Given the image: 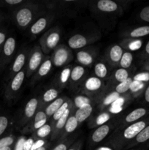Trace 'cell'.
Here are the masks:
<instances>
[{"label":"cell","instance_id":"6da1fadb","mask_svg":"<svg viewBox=\"0 0 149 150\" xmlns=\"http://www.w3.org/2000/svg\"><path fill=\"white\" fill-rule=\"evenodd\" d=\"M16 41L13 37H10L6 40L5 42L3 45L2 52H1V58H0V67H2L7 64L10 60V58L13 56L15 49Z\"/></svg>","mask_w":149,"mask_h":150},{"label":"cell","instance_id":"7a4b0ae2","mask_svg":"<svg viewBox=\"0 0 149 150\" xmlns=\"http://www.w3.org/2000/svg\"><path fill=\"white\" fill-rule=\"evenodd\" d=\"M25 73L24 71H22V70L12 78L11 81H10L8 88L6 91L5 95L7 99H10V98H13L14 94L16 93L20 89L23 83Z\"/></svg>","mask_w":149,"mask_h":150},{"label":"cell","instance_id":"3957f363","mask_svg":"<svg viewBox=\"0 0 149 150\" xmlns=\"http://www.w3.org/2000/svg\"><path fill=\"white\" fill-rule=\"evenodd\" d=\"M147 126V120H142V121L136 122L131 125L127 127L124 131V137L125 139L130 140L136 136Z\"/></svg>","mask_w":149,"mask_h":150},{"label":"cell","instance_id":"277c9868","mask_svg":"<svg viewBox=\"0 0 149 150\" xmlns=\"http://www.w3.org/2000/svg\"><path fill=\"white\" fill-rule=\"evenodd\" d=\"M15 19L19 26L21 27H25L32 21V12L28 8L20 9L16 14Z\"/></svg>","mask_w":149,"mask_h":150},{"label":"cell","instance_id":"5b68a950","mask_svg":"<svg viewBox=\"0 0 149 150\" xmlns=\"http://www.w3.org/2000/svg\"><path fill=\"white\" fill-rule=\"evenodd\" d=\"M69 58V51L64 46H60L56 50L53 55V64L56 67H61L67 62Z\"/></svg>","mask_w":149,"mask_h":150},{"label":"cell","instance_id":"8992f818","mask_svg":"<svg viewBox=\"0 0 149 150\" xmlns=\"http://www.w3.org/2000/svg\"><path fill=\"white\" fill-rule=\"evenodd\" d=\"M25 61H26V56H25V54H23V53L19 54L17 56L15 59L14 62H13V66H12L11 72H10V75H9L8 79H11L13 76H14L18 73L21 71V69L23 68V65L25 64Z\"/></svg>","mask_w":149,"mask_h":150},{"label":"cell","instance_id":"52a82bcc","mask_svg":"<svg viewBox=\"0 0 149 150\" xmlns=\"http://www.w3.org/2000/svg\"><path fill=\"white\" fill-rule=\"evenodd\" d=\"M87 44V39L82 35H74L68 40V45L72 49H78L83 48Z\"/></svg>","mask_w":149,"mask_h":150},{"label":"cell","instance_id":"ba28073f","mask_svg":"<svg viewBox=\"0 0 149 150\" xmlns=\"http://www.w3.org/2000/svg\"><path fill=\"white\" fill-rule=\"evenodd\" d=\"M110 132V126L108 125H103L98 127L92 135V141L94 143H99L102 142Z\"/></svg>","mask_w":149,"mask_h":150},{"label":"cell","instance_id":"9c48e42d","mask_svg":"<svg viewBox=\"0 0 149 150\" xmlns=\"http://www.w3.org/2000/svg\"><path fill=\"white\" fill-rule=\"evenodd\" d=\"M93 111V107L91 104L84 105V106L79 108L75 112V118L77 119L78 123H81L84 122L87 118H89V116L91 114Z\"/></svg>","mask_w":149,"mask_h":150},{"label":"cell","instance_id":"30bf717a","mask_svg":"<svg viewBox=\"0 0 149 150\" xmlns=\"http://www.w3.org/2000/svg\"><path fill=\"white\" fill-rule=\"evenodd\" d=\"M60 40V35L57 32H52L48 34L45 38V46L48 50L55 48Z\"/></svg>","mask_w":149,"mask_h":150},{"label":"cell","instance_id":"8fae6325","mask_svg":"<svg viewBox=\"0 0 149 150\" xmlns=\"http://www.w3.org/2000/svg\"><path fill=\"white\" fill-rule=\"evenodd\" d=\"M102 85V81L100 80V79L97 77H91L86 81L84 87L89 92H93L99 90Z\"/></svg>","mask_w":149,"mask_h":150},{"label":"cell","instance_id":"7c38bea8","mask_svg":"<svg viewBox=\"0 0 149 150\" xmlns=\"http://www.w3.org/2000/svg\"><path fill=\"white\" fill-rule=\"evenodd\" d=\"M146 114H147V110L145 108H138L137 109H134L131 113H129L126 117L125 121L128 123L134 122H136V121H137L140 119L143 118Z\"/></svg>","mask_w":149,"mask_h":150},{"label":"cell","instance_id":"4fadbf2b","mask_svg":"<svg viewBox=\"0 0 149 150\" xmlns=\"http://www.w3.org/2000/svg\"><path fill=\"white\" fill-rule=\"evenodd\" d=\"M42 58V56L40 51H36L32 54L29 62V70L31 73L34 72L38 68L41 64Z\"/></svg>","mask_w":149,"mask_h":150},{"label":"cell","instance_id":"5bb4252c","mask_svg":"<svg viewBox=\"0 0 149 150\" xmlns=\"http://www.w3.org/2000/svg\"><path fill=\"white\" fill-rule=\"evenodd\" d=\"M97 8L102 12H114L118 9V4L111 0H100L97 2Z\"/></svg>","mask_w":149,"mask_h":150},{"label":"cell","instance_id":"9a60e30c","mask_svg":"<svg viewBox=\"0 0 149 150\" xmlns=\"http://www.w3.org/2000/svg\"><path fill=\"white\" fill-rule=\"evenodd\" d=\"M38 100L36 98H32L26 103L24 110V114L26 118L30 119L35 114L37 108Z\"/></svg>","mask_w":149,"mask_h":150},{"label":"cell","instance_id":"2e32d148","mask_svg":"<svg viewBox=\"0 0 149 150\" xmlns=\"http://www.w3.org/2000/svg\"><path fill=\"white\" fill-rule=\"evenodd\" d=\"M77 59L81 64L89 66L93 62V57L87 51H81L77 53Z\"/></svg>","mask_w":149,"mask_h":150},{"label":"cell","instance_id":"e0dca14e","mask_svg":"<svg viewBox=\"0 0 149 150\" xmlns=\"http://www.w3.org/2000/svg\"><path fill=\"white\" fill-rule=\"evenodd\" d=\"M123 49L120 45H115L111 48L110 51V60L113 62L117 63L121 61V57L123 55Z\"/></svg>","mask_w":149,"mask_h":150},{"label":"cell","instance_id":"ac0fdd59","mask_svg":"<svg viewBox=\"0 0 149 150\" xmlns=\"http://www.w3.org/2000/svg\"><path fill=\"white\" fill-rule=\"evenodd\" d=\"M64 103V99L63 98H57L56 100L53 101L45 109V114L47 116H51L53 115L57 110L61 106L63 103Z\"/></svg>","mask_w":149,"mask_h":150},{"label":"cell","instance_id":"d6986e66","mask_svg":"<svg viewBox=\"0 0 149 150\" xmlns=\"http://www.w3.org/2000/svg\"><path fill=\"white\" fill-rule=\"evenodd\" d=\"M47 26V20L45 18H41L37 21L31 27V32L33 35H37L45 29Z\"/></svg>","mask_w":149,"mask_h":150},{"label":"cell","instance_id":"ffe728a7","mask_svg":"<svg viewBox=\"0 0 149 150\" xmlns=\"http://www.w3.org/2000/svg\"><path fill=\"white\" fill-rule=\"evenodd\" d=\"M149 35V26H143L133 29L129 34V36L133 38H141Z\"/></svg>","mask_w":149,"mask_h":150},{"label":"cell","instance_id":"44dd1931","mask_svg":"<svg viewBox=\"0 0 149 150\" xmlns=\"http://www.w3.org/2000/svg\"><path fill=\"white\" fill-rule=\"evenodd\" d=\"M85 73V69L82 66H76L71 70L70 78L72 81H77L83 76Z\"/></svg>","mask_w":149,"mask_h":150},{"label":"cell","instance_id":"7402d4cb","mask_svg":"<svg viewBox=\"0 0 149 150\" xmlns=\"http://www.w3.org/2000/svg\"><path fill=\"white\" fill-rule=\"evenodd\" d=\"M78 125V122H77V119L75 118L74 116H71L68 118L67 122H66L64 128H65V131L67 133H72L73 131L76 130Z\"/></svg>","mask_w":149,"mask_h":150},{"label":"cell","instance_id":"603a6c76","mask_svg":"<svg viewBox=\"0 0 149 150\" xmlns=\"http://www.w3.org/2000/svg\"><path fill=\"white\" fill-rule=\"evenodd\" d=\"M133 61V56L129 51L124 53L121 57V59L120 61V65L124 69H127L131 66V62Z\"/></svg>","mask_w":149,"mask_h":150},{"label":"cell","instance_id":"cb8c5ba5","mask_svg":"<svg viewBox=\"0 0 149 150\" xmlns=\"http://www.w3.org/2000/svg\"><path fill=\"white\" fill-rule=\"evenodd\" d=\"M70 108H69L68 109L65 111V113L61 116V117H60V118L57 120L56 124V126H55L56 133L58 131H59V130H61V129L65 126L66 122H67V120H68L69 118V114H70Z\"/></svg>","mask_w":149,"mask_h":150},{"label":"cell","instance_id":"d4e9b609","mask_svg":"<svg viewBox=\"0 0 149 150\" xmlns=\"http://www.w3.org/2000/svg\"><path fill=\"white\" fill-rule=\"evenodd\" d=\"M132 79L129 77L128 79L124 82H121L119 84H118L115 87V92H118V94H123L127 92V91L129 90L130 85H131V82H132Z\"/></svg>","mask_w":149,"mask_h":150},{"label":"cell","instance_id":"484cf974","mask_svg":"<svg viewBox=\"0 0 149 150\" xmlns=\"http://www.w3.org/2000/svg\"><path fill=\"white\" fill-rule=\"evenodd\" d=\"M95 75L99 79H104L107 76L108 74V69L104 63H97L94 67Z\"/></svg>","mask_w":149,"mask_h":150},{"label":"cell","instance_id":"4316f807","mask_svg":"<svg viewBox=\"0 0 149 150\" xmlns=\"http://www.w3.org/2000/svg\"><path fill=\"white\" fill-rule=\"evenodd\" d=\"M51 67H52V62H51V59H47L41 64L40 67H39V70H38V76H45L49 73L51 70Z\"/></svg>","mask_w":149,"mask_h":150},{"label":"cell","instance_id":"83f0119b","mask_svg":"<svg viewBox=\"0 0 149 150\" xmlns=\"http://www.w3.org/2000/svg\"><path fill=\"white\" fill-rule=\"evenodd\" d=\"M149 140V125L146 126L135 138L136 143L141 144Z\"/></svg>","mask_w":149,"mask_h":150},{"label":"cell","instance_id":"f1b7e54d","mask_svg":"<svg viewBox=\"0 0 149 150\" xmlns=\"http://www.w3.org/2000/svg\"><path fill=\"white\" fill-rule=\"evenodd\" d=\"M58 91L55 89H50L47 90L43 95V100L44 102L48 103L51 101L55 100L56 98L58 97Z\"/></svg>","mask_w":149,"mask_h":150},{"label":"cell","instance_id":"f546056e","mask_svg":"<svg viewBox=\"0 0 149 150\" xmlns=\"http://www.w3.org/2000/svg\"><path fill=\"white\" fill-rule=\"evenodd\" d=\"M74 103L77 108H81L84 105L91 104V100L88 97L83 96V95H79L77 96L74 100Z\"/></svg>","mask_w":149,"mask_h":150},{"label":"cell","instance_id":"4dcf8cb0","mask_svg":"<svg viewBox=\"0 0 149 150\" xmlns=\"http://www.w3.org/2000/svg\"><path fill=\"white\" fill-rule=\"evenodd\" d=\"M114 76H115V79H116V81L121 83V82H124V81L128 79L129 73L126 69L120 68L115 71Z\"/></svg>","mask_w":149,"mask_h":150},{"label":"cell","instance_id":"1f68e13d","mask_svg":"<svg viewBox=\"0 0 149 150\" xmlns=\"http://www.w3.org/2000/svg\"><path fill=\"white\" fill-rule=\"evenodd\" d=\"M69 107H70V103H69V101H66V102H64V103L61 105V106L57 110L56 112L53 115V118L54 121H57L60 117H61V116H62L63 114L65 113V111L68 109Z\"/></svg>","mask_w":149,"mask_h":150},{"label":"cell","instance_id":"d6a6232c","mask_svg":"<svg viewBox=\"0 0 149 150\" xmlns=\"http://www.w3.org/2000/svg\"><path fill=\"white\" fill-rule=\"evenodd\" d=\"M120 98V94H118V92H114L112 93L109 94L106 98L104 99L103 104L105 105H112L114 102H115L116 100H118Z\"/></svg>","mask_w":149,"mask_h":150},{"label":"cell","instance_id":"836d02e7","mask_svg":"<svg viewBox=\"0 0 149 150\" xmlns=\"http://www.w3.org/2000/svg\"><path fill=\"white\" fill-rule=\"evenodd\" d=\"M14 141L15 139L13 136H5L0 139V149L7 146H11L14 143Z\"/></svg>","mask_w":149,"mask_h":150},{"label":"cell","instance_id":"e575fe53","mask_svg":"<svg viewBox=\"0 0 149 150\" xmlns=\"http://www.w3.org/2000/svg\"><path fill=\"white\" fill-rule=\"evenodd\" d=\"M51 127L49 125H46L42 126V127H40L39 129H38L37 132V134L39 136V138H45L46 136H48V135L51 133Z\"/></svg>","mask_w":149,"mask_h":150},{"label":"cell","instance_id":"d590c367","mask_svg":"<svg viewBox=\"0 0 149 150\" xmlns=\"http://www.w3.org/2000/svg\"><path fill=\"white\" fill-rule=\"evenodd\" d=\"M9 124L8 118L5 116H0V137L7 130Z\"/></svg>","mask_w":149,"mask_h":150},{"label":"cell","instance_id":"8d00e7d4","mask_svg":"<svg viewBox=\"0 0 149 150\" xmlns=\"http://www.w3.org/2000/svg\"><path fill=\"white\" fill-rule=\"evenodd\" d=\"M70 74H71V69L70 67H67V68L63 70V71L61 73V75H60V81H61V83H67L68 79L70 78Z\"/></svg>","mask_w":149,"mask_h":150},{"label":"cell","instance_id":"74e56055","mask_svg":"<svg viewBox=\"0 0 149 150\" xmlns=\"http://www.w3.org/2000/svg\"><path fill=\"white\" fill-rule=\"evenodd\" d=\"M110 120V115L108 113H103V114H100L99 117L96 119V125H103L104 123L107 122L108 120Z\"/></svg>","mask_w":149,"mask_h":150},{"label":"cell","instance_id":"f35d334b","mask_svg":"<svg viewBox=\"0 0 149 150\" xmlns=\"http://www.w3.org/2000/svg\"><path fill=\"white\" fill-rule=\"evenodd\" d=\"M143 87V83L141 81H134L133 80L131 82V85H130V89L131 92H136L141 89Z\"/></svg>","mask_w":149,"mask_h":150},{"label":"cell","instance_id":"ab89813d","mask_svg":"<svg viewBox=\"0 0 149 150\" xmlns=\"http://www.w3.org/2000/svg\"><path fill=\"white\" fill-rule=\"evenodd\" d=\"M140 18L143 21L149 23V6L144 7L140 13Z\"/></svg>","mask_w":149,"mask_h":150},{"label":"cell","instance_id":"60d3db41","mask_svg":"<svg viewBox=\"0 0 149 150\" xmlns=\"http://www.w3.org/2000/svg\"><path fill=\"white\" fill-rule=\"evenodd\" d=\"M141 46H142L141 40H133L129 42L128 48H129L131 51H136V50L140 48V47Z\"/></svg>","mask_w":149,"mask_h":150},{"label":"cell","instance_id":"b9f144b4","mask_svg":"<svg viewBox=\"0 0 149 150\" xmlns=\"http://www.w3.org/2000/svg\"><path fill=\"white\" fill-rule=\"evenodd\" d=\"M149 79V75L148 73H140L137 74L134 77V81H145Z\"/></svg>","mask_w":149,"mask_h":150},{"label":"cell","instance_id":"7bdbcfd3","mask_svg":"<svg viewBox=\"0 0 149 150\" xmlns=\"http://www.w3.org/2000/svg\"><path fill=\"white\" fill-rule=\"evenodd\" d=\"M47 117L48 116L46 115L45 112H44V111H39L34 117V123L39 121H42V120H47Z\"/></svg>","mask_w":149,"mask_h":150},{"label":"cell","instance_id":"ee69618b","mask_svg":"<svg viewBox=\"0 0 149 150\" xmlns=\"http://www.w3.org/2000/svg\"><path fill=\"white\" fill-rule=\"evenodd\" d=\"M34 143V142L33 139H26L23 144V150H32Z\"/></svg>","mask_w":149,"mask_h":150},{"label":"cell","instance_id":"f6af8a7d","mask_svg":"<svg viewBox=\"0 0 149 150\" xmlns=\"http://www.w3.org/2000/svg\"><path fill=\"white\" fill-rule=\"evenodd\" d=\"M44 145H45V141H43L42 139H39V140H37L34 143L32 150H37L39 149V148L44 146Z\"/></svg>","mask_w":149,"mask_h":150},{"label":"cell","instance_id":"bcb514c9","mask_svg":"<svg viewBox=\"0 0 149 150\" xmlns=\"http://www.w3.org/2000/svg\"><path fill=\"white\" fill-rule=\"evenodd\" d=\"M124 102H125V100H124V98H121L120 97L118 100L115 101L111 105V106H114V107H122V105H124Z\"/></svg>","mask_w":149,"mask_h":150},{"label":"cell","instance_id":"7dc6e473","mask_svg":"<svg viewBox=\"0 0 149 150\" xmlns=\"http://www.w3.org/2000/svg\"><path fill=\"white\" fill-rule=\"evenodd\" d=\"M26 139L24 138H21L18 141L15 146V150H23V144H24Z\"/></svg>","mask_w":149,"mask_h":150},{"label":"cell","instance_id":"c3c4849f","mask_svg":"<svg viewBox=\"0 0 149 150\" xmlns=\"http://www.w3.org/2000/svg\"><path fill=\"white\" fill-rule=\"evenodd\" d=\"M68 144L67 143H61L57 145L53 150H67L68 149Z\"/></svg>","mask_w":149,"mask_h":150},{"label":"cell","instance_id":"681fc988","mask_svg":"<svg viewBox=\"0 0 149 150\" xmlns=\"http://www.w3.org/2000/svg\"><path fill=\"white\" fill-rule=\"evenodd\" d=\"M46 122H47V120H42V121H39V122H37L34 123V128L39 129L40 127H42V126L45 125Z\"/></svg>","mask_w":149,"mask_h":150},{"label":"cell","instance_id":"f907efd6","mask_svg":"<svg viewBox=\"0 0 149 150\" xmlns=\"http://www.w3.org/2000/svg\"><path fill=\"white\" fill-rule=\"evenodd\" d=\"M122 107L111 106L110 108V113H112V114H118V113L121 112L122 111Z\"/></svg>","mask_w":149,"mask_h":150},{"label":"cell","instance_id":"816d5d0a","mask_svg":"<svg viewBox=\"0 0 149 150\" xmlns=\"http://www.w3.org/2000/svg\"><path fill=\"white\" fill-rule=\"evenodd\" d=\"M22 0H5V3L10 5H15V4H20Z\"/></svg>","mask_w":149,"mask_h":150},{"label":"cell","instance_id":"f5cc1de1","mask_svg":"<svg viewBox=\"0 0 149 150\" xmlns=\"http://www.w3.org/2000/svg\"><path fill=\"white\" fill-rule=\"evenodd\" d=\"M6 41V34L3 32H0V46L4 44Z\"/></svg>","mask_w":149,"mask_h":150},{"label":"cell","instance_id":"db71d44e","mask_svg":"<svg viewBox=\"0 0 149 150\" xmlns=\"http://www.w3.org/2000/svg\"><path fill=\"white\" fill-rule=\"evenodd\" d=\"M80 147H81V145H80V142H77L75 144H74L73 146H72L71 147L67 150H80Z\"/></svg>","mask_w":149,"mask_h":150},{"label":"cell","instance_id":"11a10c76","mask_svg":"<svg viewBox=\"0 0 149 150\" xmlns=\"http://www.w3.org/2000/svg\"><path fill=\"white\" fill-rule=\"evenodd\" d=\"M145 100L147 103H149V85L146 88L145 92Z\"/></svg>","mask_w":149,"mask_h":150},{"label":"cell","instance_id":"9f6ffc18","mask_svg":"<svg viewBox=\"0 0 149 150\" xmlns=\"http://www.w3.org/2000/svg\"><path fill=\"white\" fill-rule=\"evenodd\" d=\"M145 52L146 55L149 56V41L147 42L145 45Z\"/></svg>","mask_w":149,"mask_h":150},{"label":"cell","instance_id":"6f0895ef","mask_svg":"<svg viewBox=\"0 0 149 150\" xmlns=\"http://www.w3.org/2000/svg\"><path fill=\"white\" fill-rule=\"evenodd\" d=\"M97 150H112V149L109 147H100V148H99Z\"/></svg>","mask_w":149,"mask_h":150},{"label":"cell","instance_id":"680465c9","mask_svg":"<svg viewBox=\"0 0 149 150\" xmlns=\"http://www.w3.org/2000/svg\"><path fill=\"white\" fill-rule=\"evenodd\" d=\"M0 150H13V149H12L11 146H7V147L3 148V149H1Z\"/></svg>","mask_w":149,"mask_h":150},{"label":"cell","instance_id":"91938a15","mask_svg":"<svg viewBox=\"0 0 149 150\" xmlns=\"http://www.w3.org/2000/svg\"><path fill=\"white\" fill-rule=\"evenodd\" d=\"M37 150H46V147H45V146H42V147L39 148V149H37Z\"/></svg>","mask_w":149,"mask_h":150},{"label":"cell","instance_id":"94428289","mask_svg":"<svg viewBox=\"0 0 149 150\" xmlns=\"http://www.w3.org/2000/svg\"><path fill=\"white\" fill-rule=\"evenodd\" d=\"M130 150H134V149H130Z\"/></svg>","mask_w":149,"mask_h":150},{"label":"cell","instance_id":"6125c7cd","mask_svg":"<svg viewBox=\"0 0 149 150\" xmlns=\"http://www.w3.org/2000/svg\"><path fill=\"white\" fill-rule=\"evenodd\" d=\"M51 150H53V149H51Z\"/></svg>","mask_w":149,"mask_h":150}]
</instances>
